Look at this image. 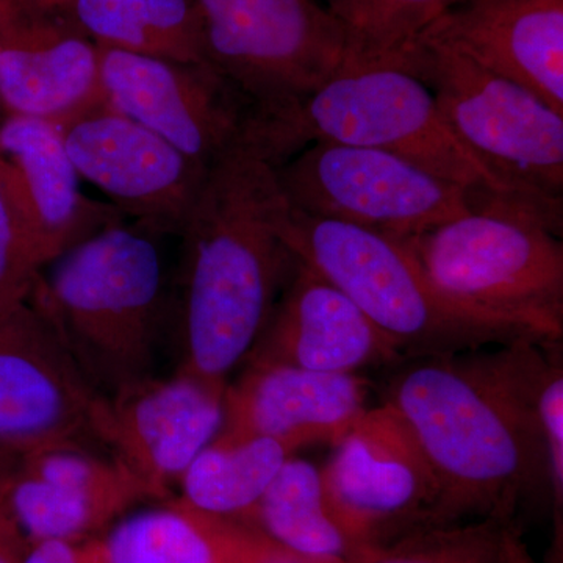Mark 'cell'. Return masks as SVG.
Returning <instances> with one entry per match:
<instances>
[{
  "label": "cell",
  "instance_id": "cell-1",
  "mask_svg": "<svg viewBox=\"0 0 563 563\" xmlns=\"http://www.w3.org/2000/svg\"><path fill=\"white\" fill-rule=\"evenodd\" d=\"M561 347L520 340L398 363L380 406L431 476L429 526L517 523L521 507L553 499L540 393Z\"/></svg>",
  "mask_w": 563,
  "mask_h": 563
},
{
  "label": "cell",
  "instance_id": "cell-7",
  "mask_svg": "<svg viewBox=\"0 0 563 563\" xmlns=\"http://www.w3.org/2000/svg\"><path fill=\"white\" fill-rule=\"evenodd\" d=\"M396 57L431 90L455 139L504 185L563 207V114L440 41L420 36Z\"/></svg>",
  "mask_w": 563,
  "mask_h": 563
},
{
  "label": "cell",
  "instance_id": "cell-24",
  "mask_svg": "<svg viewBox=\"0 0 563 563\" xmlns=\"http://www.w3.org/2000/svg\"><path fill=\"white\" fill-rule=\"evenodd\" d=\"M298 450L268 437L211 442L181 474L180 499L202 512L243 521Z\"/></svg>",
  "mask_w": 563,
  "mask_h": 563
},
{
  "label": "cell",
  "instance_id": "cell-3",
  "mask_svg": "<svg viewBox=\"0 0 563 563\" xmlns=\"http://www.w3.org/2000/svg\"><path fill=\"white\" fill-rule=\"evenodd\" d=\"M158 235L139 222L111 224L49 263L32 292L101 398L157 376L172 331V290Z\"/></svg>",
  "mask_w": 563,
  "mask_h": 563
},
{
  "label": "cell",
  "instance_id": "cell-34",
  "mask_svg": "<svg viewBox=\"0 0 563 563\" xmlns=\"http://www.w3.org/2000/svg\"><path fill=\"white\" fill-rule=\"evenodd\" d=\"M5 118V110H3L2 101H0V122Z\"/></svg>",
  "mask_w": 563,
  "mask_h": 563
},
{
  "label": "cell",
  "instance_id": "cell-23",
  "mask_svg": "<svg viewBox=\"0 0 563 563\" xmlns=\"http://www.w3.org/2000/svg\"><path fill=\"white\" fill-rule=\"evenodd\" d=\"M98 46L184 63L203 62L192 0H58Z\"/></svg>",
  "mask_w": 563,
  "mask_h": 563
},
{
  "label": "cell",
  "instance_id": "cell-19",
  "mask_svg": "<svg viewBox=\"0 0 563 563\" xmlns=\"http://www.w3.org/2000/svg\"><path fill=\"white\" fill-rule=\"evenodd\" d=\"M401 361L406 358L391 340L342 291L301 263L244 362L361 374Z\"/></svg>",
  "mask_w": 563,
  "mask_h": 563
},
{
  "label": "cell",
  "instance_id": "cell-10",
  "mask_svg": "<svg viewBox=\"0 0 563 563\" xmlns=\"http://www.w3.org/2000/svg\"><path fill=\"white\" fill-rule=\"evenodd\" d=\"M103 101L173 144L196 165L244 144L254 107L207 63L147 57L99 46Z\"/></svg>",
  "mask_w": 563,
  "mask_h": 563
},
{
  "label": "cell",
  "instance_id": "cell-30",
  "mask_svg": "<svg viewBox=\"0 0 563 563\" xmlns=\"http://www.w3.org/2000/svg\"><path fill=\"white\" fill-rule=\"evenodd\" d=\"M554 553L548 563L562 562V539H555ZM503 563H539L529 553L520 525L507 523L503 529Z\"/></svg>",
  "mask_w": 563,
  "mask_h": 563
},
{
  "label": "cell",
  "instance_id": "cell-4",
  "mask_svg": "<svg viewBox=\"0 0 563 563\" xmlns=\"http://www.w3.org/2000/svg\"><path fill=\"white\" fill-rule=\"evenodd\" d=\"M314 141L390 152L466 190L518 195L455 139L431 90L396 54L354 55L298 106L254 118L244 144L277 168Z\"/></svg>",
  "mask_w": 563,
  "mask_h": 563
},
{
  "label": "cell",
  "instance_id": "cell-13",
  "mask_svg": "<svg viewBox=\"0 0 563 563\" xmlns=\"http://www.w3.org/2000/svg\"><path fill=\"white\" fill-rule=\"evenodd\" d=\"M99 399L32 299L0 314V442L91 450Z\"/></svg>",
  "mask_w": 563,
  "mask_h": 563
},
{
  "label": "cell",
  "instance_id": "cell-22",
  "mask_svg": "<svg viewBox=\"0 0 563 563\" xmlns=\"http://www.w3.org/2000/svg\"><path fill=\"white\" fill-rule=\"evenodd\" d=\"M285 553L307 563H355L357 551L329 512L320 470L292 455L244 518Z\"/></svg>",
  "mask_w": 563,
  "mask_h": 563
},
{
  "label": "cell",
  "instance_id": "cell-8",
  "mask_svg": "<svg viewBox=\"0 0 563 563\" xmlns=\"http://www.w3.org/2000/svg\"><path fill=\"white\" fill-rule=\"evenodd\" d=\"M203 62L254 107V118L298 106L354 57L350 35L317 0H192Z\"/></svg>",
  "mask_w": 563,
  "mask_h": 563
},
{
  "label": "cell",
  "instance_id": "cell-11",
  "mask_svg": "<svg viewBox=\"0 0 563 563\" xmlns=\"http://www.w3.org/2000/svg\"><path fill=\"white\" fill-rule=\"evenodd\" d=\"M320 476L329 512L358 561L429 526L431 476L410 437L383 406L366 410L357 426L333 443Z\"/></svg>",
  "mask_w": 563,
  "mask_h": 563
},
{
  "label": "cell",
  "instance_id": "cell-33",
  "mask_svg": "<svg viewBox=\"0 0 563 563\" xmlns=\"http://www.w3.org/2000/svg\"><path fill=\"white\" fill-rule=\"evenodd\" d=\"M262 563H307L301 561V559L295 558V555L285 553V551H276L273 555H269L266 561Z\"/></svg>",
  "mask_w": 563,
  "mask_h": 563
},
{
  "label": "cell",
  "instance_id": "cell-5",
  "mask_svg": "<svg viewBox=\"0 0 563 563\" xmlns=\"http://www.w3.org/2000/svg\"><path fill=\"white\" fill-rule=\"evenodd\" d=\"M562 231L563 207L477 191L472 211L401 242L454 301L562 343Z\"/></svg>",
  "mask_w": 563,
  "mask_h": 563
},
{
  "label": "cell",
  "instance_id": "cell-25",
  "mask_svg": "<svg viewBox=\"0 0 563 563\" xmlns=\"http://www.w3.org/2000/svg\"><path fill=\"white\" fill-rule=\"evenodd\" d=\"M461 0H324L355 57L399 54Z\"/></svg>",
  "mask_w": 563,
  "mask_h": 563
},
{
  "label": "cell",
  "instance_id": "cell-6",
  "mask_svg": "<svg viewBox=\"0 0 563 563\" xmlns=\"http://www.w3.org/2000/svg\"><path fill=\"white\" fill-rule=\"evenodd\" d=\"M288 240L302 265L342 291L404 358L462 354L520 340L554 344L454 301L401 240L292 209Z\"/></svg>",
  "mask_w": 563,
  "mask_h": 563
},
{
  "label": "cell",
  "instance_id": "cell-21",
  "mask_svg": "<svg viewBox=\"0 0 563 563\" xmlns=\"http://www.w3.org/2000/svg\"><path fill=\"white\" fill-rule=\"evenodd\" d=\"M102 540L110 563H262L280 550L251 525L184 499L131 515Z\"/></svg>",
  "mask_w": 563,
  "mask_h": 563
},
{
  "label": "cell",
  "instance_id": "cell-20",
  "mask_svg": "<svg viewBox=\"0 0 563 563\" xmlns=\"http://www.w3.org/2000/svg\"><path fill=\"white\" fill-rule=\"evenodd\" d=\"M421 36L528 88L563 114V0H461Z\"/></svg>",
  "mask_w": 563,
  "mask_h": 563
},
{
  "label": "cell",
  "instance_id": "cell-17",
  "mask_svg": "<svg viewBox=\"0 0 563 563\" xmlns=\"http://www.w3.org/2000/svg\"><path fill=\"white\" fill-rule=\"evenodd\" d=\"M144 498L143 485L120 463L66 444L29 451L2 504L32 544L92 539Z\"/></svg>",
  "mask_w": 563,
  "mask_h": 563
},
{
  "label": "cell",
  "instance_id": "cell-14",
  "mask_svg": "<svg viewBox=\"0 0 563 563\" xmlns=\"http://www.w3.org/2000/svg\"><path fill=\"white\" fill-rule=\"evenodd\" d=\"M224 391L181 373L151 377L99 399L96 437L150 498H166L196 455L217 439Z\"/></svg>",
  "mask_w": 563,
  "mask_h": 563
},
{
  "label": "cell",
  "instance_id": "cell-31",
  "mask_svg": "<svg viewBox=\"0 0 563 563\" xmlns=\"http://www.w3.org/2000/svg\"><path fill=\"white\" fill-rule=\"evenodd\" d=\"M31 543L0 504V563H21Z\"/></svg>",
  "mask_w": 563,
  "mask_h": 563
},
{
  "label": "cell",
  "instance_id": "cell-12",
  "mask_svg": "<svg viewBox=\"0 0 563 563\" xmlns=\"http://www.w3.org/2000/svg\"><path fill=\"white\" fill-rule=\"evenodd\" d=\"M60 129L77 174L122 217L161 235H179L207 169L106 102Z\"/></svg>",
  "mask_w": 563,
  "mask_h": 563
},
{
  "label": "cell",
  "instance_id": "cell-27",
  "mask_svg": "<svg viewBox=\"0 0 563 563\" xmlns=\"http://www.w3.org/2000/svg\"><path fill=\"white\" fill-rule=\"evenodd\" d=\"M43 265L9 191L0 180V314L31 299Z\"/></svg>",
  "mask_w": 563,
  "mask_h": 563
},
{
  "label": "cell",
  "instance_id": "cell-15",
  "mask_svg": "<svg viewBox=\"0 0 563 563\" xmlns=\"http://www.w3.org/2000/svg\"><path fill=\"white\" fill-rule=\"evenodd\" d=\"M0 101L58 125L106 102L99 46L58 0H0Z\"/></svg>",
  "mask_w": 563,
  "mask_h": 563
},
{
  "label": "cell",
  "instance_id": "cell-28",
  "mask_svg": "<svg viewBox=\"0 0 563 563\" xmlns=\"http://www.w3.org/2000/svg\"><path fill=\"white\" fill-rule=\"evenodd\" d=\"M540 420L551 465L555 525L562 528L563 507V365L562 347L553 355L540 393Z\"/></svg>",
  "mask_w": 563,
  "mask_h": 563
},
{
  "label": "cell",
  "instance_id": "cell-18",
  "mask_svg": "<svg viewBox=\"0 0 563 563\" xmlns=\"http://www.w3.org/2000/svg\"><path fill=\"white\" fill-rule=\"evenodd\" d=\"M372 383L361 374L307 372L290 366L247 365L225 387L218 443L268 437L301 450L339 442L362 420Z\"/></svg>",
  "mask_w": 563,
  "mask_h": 563
},
{
  "label": "cell",
  "instance_id": "cell-2",
  "mask_svg": "<svg viewBox=\"0 0 563 563\" xmlns=\"http://www.w3.org/2000/svg\"><path fill=\"white\" fill-rule=\"evenodd\" d=\"M290 218L276 166L246 144L207 169L179 233L176 373L228 387L301 266L288 240Z\"/></svg>",
  "mask_w": 563,
  "mask_h": 563
},
{
  "label": "cell",
  "instance_id": "cell-29",
  "mask_svg": "<svg viewBox=\"0 0 563 563\" xmlns=\"http://www.w3.org/2000/svg\"><path fill=\"white\" fill-rule=\"evenodd\" d=\"M21 563H110L102 539L43 540L32 543Z\"/></svg>",
  "mask_w": 563,
  "mask_h": 563
},
{
  "label": "cell",
  "instance_id": "cell-9",
  "mask_svg": "<svg viewBox=\"0 0 563 563\" xmlns=\"http://www.w3.org/2000/svg\"><path fill=\"white\" fill-rule=\"evenodd\" d=\"M276 173L292 210L395 240L472 211V190L372 147L314 141Z\"/></svg>",
  "mask_w": 563,
  "mask_h": 563
},
{
  "label": "cell",
  "instance_id": "cell-16",
  "mask_svg": "<svg viewBox=\"0 0 563 563\" xmlns=\"http://www.w3.org/2000/svg\"><path fill=\"white\" fill-rule=\"evenodd\" d=\"M79 179L60 125L5 114L0 122V180L43 269L88 236L125 220L110 202L87 198Z\"/></svg>",
  "mask_w": 563,
  "mask_h": 563
},
{
  "label": "cell",
  "instance_id": "cell-32",
  "mask_svg": "<svg viewBox=\"0 0 563 563\" xmlns=\"http://www.w3.org/2000/svg\"><path fill=\"white\" fill-rule=\"evenodd\" d=\"M29 451L13 444L0 442V504L5 498L7 488L20 472L22 461Z\"/></svg>",
  "mask_w": 563,
  "mask_h": 563
},
{
  "label": "cell",
  "instance_id": "cell-26",
  "mask_svg": "<svg viewBox=\"0 0 563 563\" xmlns=\"http://www.w3.org/2000/svg\"><path fill=\"white\" fill-rule=\"evenodd\" d=\"M514 523V521H512ZM498 520L422 526L357 563H503V529Z\"/></svg>",
  "mask_w": 563,
  "mask_h": 563
}]
</instances>
